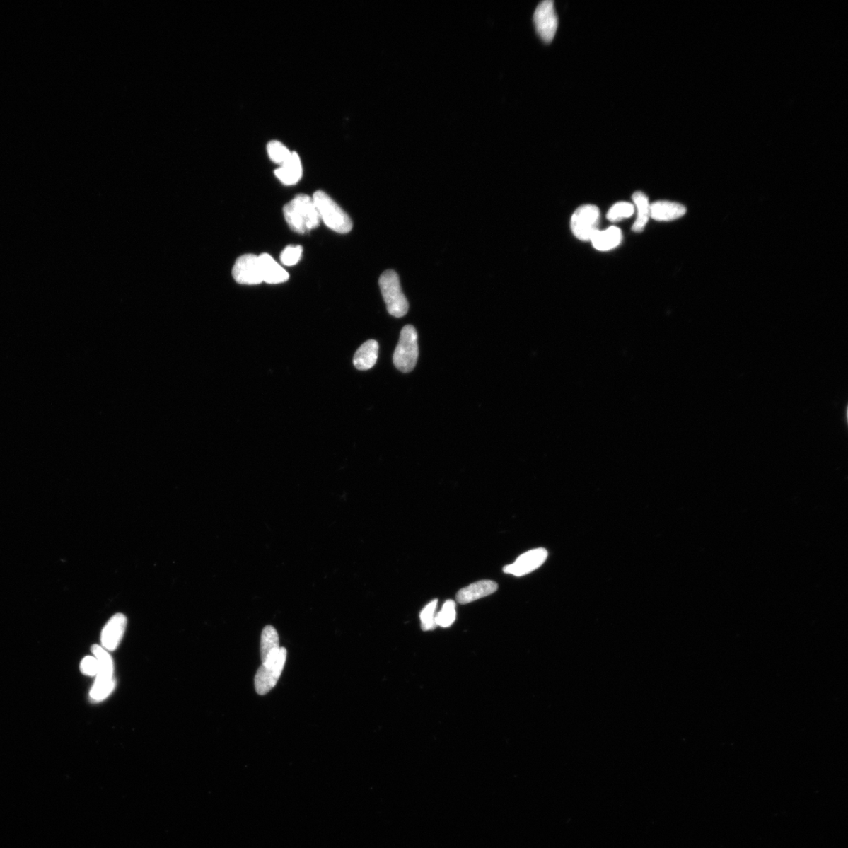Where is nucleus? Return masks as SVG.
<instances>
[{"instance_id": "7", "label": "nucleus", "mask_w": 848, "mask_h": 848, "mask_svg": "<svg viewBox=\"0 0 848 848\" xmlns=\"http://www.w3.org/2000/svg\"><path fill=\"white\" fill-rule=\"evenodd\" d=\"M533 21L539 37L545 42H552L558 28V17L552 0H545L538 6Z\"/></svg>"}, {"instance_id": "15", "label": "nucleus", "mask_w": 848, "mask_h": 848, "mask_svg": "<svg viewBox=\"0 0 848 848\" xmlns=\"http://www.w3.org/2000/svg\"><path fill=\"white\" fill-rule=\"evenodd\" d=\"M379 344L374 339H370L363 344L354 356V366L356 368L366 371L371 369L377 361Z\"/></svg>"}, {"instance_id": "20", "label": "nucleus", "mask_w": 848, "mask_h": 848, "mask_svg": "<svg viewBox=\"0 0 848 848\" xmlns=\"http://www.w3.org/2000/svg\"><path fill=\"white\" fill-rule=\"evenodd\" d=\"M115 687V679H104L96 677L94 685L91 690V699L95 702L104 701L112 694Z\"/></svg>"}, {"instance_id": "22", "label": "nucleus", "mask_w": 848, "mask_h": 848, "mask_svg": "<svg viewBox=\"0 0 848 848\" xmlns=\"http://www.w3.org/2000/svg\"><path fill=\"white\" fill-rule=\"evenodd\" d=\"M455 617H457L455 603L453 600H447L443 608L436 615V625L443 627V628H448L454 623Z\"/></svg>"}, {"instance_id": "12", "label": "nucleus", "mask_w": 848, "mask_h": 848, "mask_svg": "<svg viewBox=\"0 0 848 848\" xmlns=\"http://www.w3.org/2000/svg\"><path fill=\"white\" fill-rule=\"evenodd\" d=\"M263 281L276 284L287 281L289 274L277 263L272 255L265 253L259 255Z\"/></svg>"}, {"instance_id": "18", "label": "nucleus", "mask_w": 848, "mask_h": 848, "mask_svg": "<svg viewBox=\"0 0 848 848\" xmlns=\"http://www.w3.org/2000/svg\"><path fill=\"white\" fill-rule=\"evenodd\" d=\"M632 201L637 206V216L632 226L634 232H642L651 218L649 199L643 192H636L632 195Z\"/></svg>"}, {"instance_id": "10", "label": "nucleus", "mask_w": 848, "mask_h": 848, "mask_svg": "<svg viewBox=\"0 0 848 848\" xmlns=\"http://www.w3.org/2000/svg\"><path fill=\"white\" fill-rule=\"evenodd\" d=\"M127 626V618L122 614L111 617L105 625L101 635L102 646L107 651H113L122 640Z\"/></svg>"}, {"instance_id": "17", "label": "nucleus", "mask_w": 848, "mask_h": 848, "mask_svg": "<svg viewBox=\"0 0 848 848\" xmlns=\"http://www.w3.org/2000/svg\"><path fill=\"white\" fill-rule=\"evenodd\" d=\"M279 637L272 625L263 629L261 636L260 654L262 663L280 651Z\"/></svg>"}, {"instance_id": "24", "label": "nucleus", "mask_w": 848, "mask_h": 848, "mask_svg": "<svg viewBox=\"0 0 848 848\" xmlns=\"http://www.w3.org/2000/svg\"><path fill=\"white\" fill-rule=\"evenodd\" d=\"M438 600H434L427 604L420 612V620H422V627L424 631H431L436 629L437 625L436 623V610Z\"/></svg>"}, {"instance_id": "14", "label": "nucleus", "mask_w": 848, "mask_h": 848, "mask_svg": "<svg viewBox=\"0 0 848 848\" xmlns=\"http://www.w3.org/2000/svg\"><path fill=\"white\" fill-rule=\"evenodd\" d=\"M651 218L660 222H668L685 216V206L679 203L661 201L651 204Z\"/></svg>"}, {"instance_id": "11", "label": "nucleus", "mask_w": 848, "mask_h": 848, "mask_svg": "<svg viewBox=\"0 0 848 848\" xmlns=\"http://www.w3.org/2000/svg\"><path fill=\"white\" fill-rule=\"evenodd\" d=\"M498 584L493 581L482 580L460 589L457 594V601L460 604L472 603L480 598L496 593Z\"/></svg>"}, {"instance_id": "16", "label": "nucleus", "mask_w": 848, "mask_h": 848, "mask_svg": "<svg viewBox=\"0 0 848 848\" xmlns=\"http://www.w3.org/2000/svg\"><path fill=\"white\" fill-rule=\"evenodd\" d=\"M622 240V232L615 226L603 231H598L591 240L596 250L601 252L612 250L621 244Z\"/></svg>"}, {"instance_id": "21", "label": "nucleus", "mask_w": 848, "mask_h": 848, "mask_svg": "<svg viewBox=\"0 0 848 848\" xmlns=\"http://www.w3.org/2000/svg\"><path fill=\"white\" fill-rule=\"evenodd\" d=\"M267 149L269 159L280 165H282L291 154L289 149L279 141H269Z\"/></svg>"}, {"instance_id": "19", "label": "nucleus", "mask_w": 848, "mask_h": 848, "mask_svg": "<svg viewBox=\"0 0 848 848\" xmlns=\"http://www.w3.org/2000/svg\"><path fill=\"white\" fill-rule=\"evenodd\" d=\"M91 652L94 654V657L97 658L99 664V672L96 677L107 679L113 678V661L108 651L105 650L101 646L93 645L91 647Z\"/></svg>"}, {"instance_id": "4", "label": "nucleus", "mask_w": 848, "mask_h": 848, "mask_svg": "<svg viewBox=\"0 0 848 848\" xmlns=\"http://www.w3.org/2000/svg\"><path fill=\"white\" fill-rule=\"evenodd\" d=\"M419 357L418 335L414 327L406 325L403 327L400 339L395 349L393 361L395 367L402 373H410L414 369Z\"/></svg>"}, {"instance_id": "23", "label": "nucleus", "mask_w": 848, "mask_h": 848, "mask_svg": "<svg viewBox=\"0 0 848 848\" xmlns=\"http://www.w3.org/2000/svg\"><path fill=\"white\" fill-rule=\"evenodd\" d=\"M634 211H635V209H634L633 204L629 202H618L611 207L607 214V219L612 223L618 222L620 220L632 216Z\"/></svg>"}, {"instance_id": "13", "label": "nucleus", "mask_w": 848, "mask_h": 848, "mask_svg": "<svg viewBox=\"0 0 848 848\" xmlns=\"http://www.w3.org/2000/svg\"><path fill=\"white\" fill-rule=\"evenodd\" d=\"M275 175L285 186H294L301 180L303 168L301 158L296 152L279 168L275 170Z\"/></svg>"}, {"instance_id": "25", "label": "nucleus", "mask_w": 848, "mask_h": 848, "mask_svg": "<svg viewBox=\"0 0 848 848\" xmlns=\"http://www.w3.org/2000/svg\"><path fill=\"white\" fill-rule=\"evenodd\" d=\"M302 254V246L289 245L284 249V251L281 254V262L284 266H294L301 260Z\"/></svg>"}, {"instance_id": "5", "label": "nucleus", "mask_w": 848, "mask_h": 848, "mask_svg": "<svg viewBox=\"0 0 848 848\" xmlns=\"http://www.w3.org/2000/svg\"><path fill=\"white\" fill-rule=\"evenodd\" d=\"M286 659L287 650L281 647L279 653L262 663L255 677V687L258 695H265L276 686Z\"/></svg>"}, {"instance_id": "26", "label": "nucleus", "mask_w": 848, "mask_h": 848, "mask_svg": "<svg viewBox=\"0 0 848 848\" xmlns=\"http://www.w3.org/2000/svg\"><path fill=\"white\" fill-rule=\"evenodd\" d=\"M81 670L84 675L96 676L99 672V664L97 658L91 656L84 658L81 661Z\"/></svg>"}, {"instance_id": "1", "label": "nucleus", "mask_w": 848, "mask_h": 848, "mask_svg": "<svg viewBox=\"0 0 848 848\" xmlns=\"http://www.w3.org/2000/svg\"><path fill=\"white\" fill-rule=\"evenodd\" d=\"M284 216L292 231L305 233L316 229L320 219L313 198L298 194L284 207Z\"/></svg>"}, {"instance_id": "2", "label": "nucleus", "mask_w": 848, "mask_h": 848, "mask_svg": "<svg viewBox=\"0 0 848 848\" xmlns=\"http://www.w3.org/2000/svg\"><path fill=\"white\" fill-rule=\"evenodd\" d=\"M320 220L332 231L347 233L353 228L352 221L347 214L323 191H317L313 196Z\"/></svg>"}, {"instance_id": "8", "label": "nucleus", "mask_w": 848, "mask_h": 848, "mask_svg": "<svg viewBox=\"0 0 848 848\" xmlns=\"http://www.w3.org/2000/svg\"><path fill=\"white\" fill-rule=\"evenodd\" d=\"M233 277L241 284L257 285L263 282L259 256L252 254L240 256L235 262Z\"/></svg>"}, {"instance_id": "3", "label": "nucleus", "mask_w": 848, "mask_h": 848, "mask_svg": "<svg viewBox=\"0 0 848 848\" xmlns=\"http://www.w3.org/2000/svg\"><path fill=\"white\" fill-rule=\"evenodd\" d=\"M379 285L385 303L390 315L404 317L409 310V303L401 289L400 280L394 270L382 274Z\"/></svg>"}, {"instance_id": "6", "label": "nucleus", "mask_w": 848, "mask_h": 848, "mask_svg": "<svg viewBox=\"0 0 848 848\" xmlns=\"http://www.w3.org/2000/svg\"><path fill=\"white\" fill-rule=\"evenodd\" d=\"M600 211L595 205H583L577 209L571 218V230L574 236L583 241H591L598 231Z\"/></svg>"}, {"instance_id": "9", "label": "nucleus", "mask_w": 848, "mask_h": 848, "mask_svg": "<svg viewBox=\"0 0 848 848\" xmlns=\"http://www.w3.org/2000/svg\"><path fill=\"white\" fill-rule=\"evenodd\" d=\"M547 558V550L545 548H537L520 555L514 564L505 566L504 572L516 576H525L538 569Z\"/></svg>"}]
</instances>
